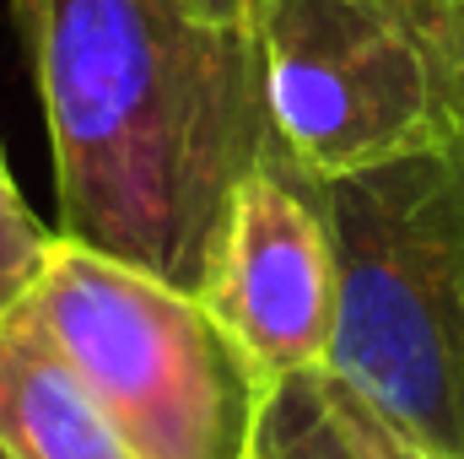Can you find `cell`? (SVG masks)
<instances>
[{
	"label": "cell",
	"mask_w": 464,
	"mask_h": 459,
	"mask_svg": "<svg viewBox=\"0 0 464 459\" xmlns=\"http://www.w3.org/2000/svg\"><path fill=\"white\" fill-rule=\"evenodd\" d=\"M54 141L60 232L206 292L232 200L276 157L254 22L195 0H11Z\"/></svg>",
	"instance_id": "cell-1"
},
{
	"label": "cell",
	"mask_w": 464,
	"mask_h": 459,
	"mask_svg": "<svg viewBox=\"0 0 464 459\" xmlns=\"http://www.w3.org/2000/svg\"><path fill=\"white\" fill-rule=\"evenodd\" d=\"M341 314L324 373L438 459H464V141L314 179Z\"/></svg>",
	"instance_id": "cell-2"
},
{
	"label": "cell",
	"mask_w": 464,
	"mask_h": 459,
	"mask_svg": "<svg viewBox=\"0 0 464 459\" xmlns=\"http://www.w3.org/2000/svg\"><path fill=\"white\" fill-rule=\"evenodd\" d=\"M135 459H248L276 378L200 292L54 238L27 298Z\"/></svg>",
	"instance_id": "cell-3"
},
{
	"label": "cell",
	"mask_w": 464,
	"mask_h": 459,
	"mask_svg": "<svg viewBox=\"0 0 464 459\" xmlns=\"http://www.w3.org/2000/svg\"><path fill=\"white\" fill-rule=\"evenodd\" d=\"M276 151L346 179L464 141V76L438 0H254Z\"/></svg>",
	"instance_id": "cell-4"
},
{
	"label": "cell",
	"mask_w": 464,
	"mask_h": 459,
	"mask_svg": "<svg viewBox=\"0 0 464 459\" xmlns=\"http://www.w3.org/2000/svg\"><path fill=\"white\" fill-rule=\"evenodd\" d=\"M200 298L270 378L324 373L341 314L335 238L319 184L281 151L243 179Z\"/></svg>",
	"instance_id": "cell-5"
},
{
	"label": "cell",
	"mask_w": 464,
	"mask_h": 459,
	"mask_svg": "<svg viewBox=\"0 0 464 459\" xmlns=\"http://www.w3.org/2000/svg\"><path fill=\"white\" fill-rule=\"evenodd\" d=\"M0 459H135L27 303L0 314Z\"/></svg>",
	"instance_id": "cell-6"
},
{
	"label": "cell",
	"mask_w": 464,
	"mask_h": 459,
	"mask_svg": "<svg viewBox=\"0 0 464 459\" xmlns=\"http://www.w3.org/2000/svg\"><path fill=\"white\" fill-rule=\"evenodd\" d=\"M248 459H362V449L351 444V433L330 405L324 373L276 378Z\"/></svg>",
	"instance_id": "cell-7"
},
{
	"label": "cell",
	"mask_w": 464,
	"mask_h": 459,
	"mask_svg": "<svg viewBox=\"0 0 464 459\" xmlns=\"http://www.w3.org/2000/svg\"><path fill=\"white\" fill-rule=\"evenodd\" d=\"M54 238L60 232H49L27 211V200L16 195V184L5 173V157H0V314H11L33 298Z\"/></svg>",
	"instance_id": "cell-8"
},
{
	"label": "cell",
	"mask_w": 464,
	"mask_h": 459,
	"mask_svg": "<svg viewBox=\"0 0 464 459\" xmlns=\"http://www.w3.org/2000/svg\"><path fill=\"white\" fill-rule=\"evenodd\" d=\"M324 389H330V405H335L341 427L351 433V444L362 449V459H438L432 449L411 444L394 422H383V416H378L356 389H346L341 378H330V373H324Z\"/></svg>",
	"instance_id": "cell-9"
},
{
	"label": "cell",
	"mask_w": 464,
	"mask_h": 459,
	"mask_svg": "<svg viewBox=\"0 0 464 459\" xmlns=\"http://www.w3.org/2000/svg\"><path fill=\"white\" fill-rule=\"evenodd\" d=\"M443 16H449V33H454V54H459V76H464V0H438Z\"/></svg>",
	"instance_id": "cell-10"
},
{
	"label": "cell",
	"mask_w": 464,
	"mask_h": 459,
	"mask_svg": "<svg viewBox=\"0 0 464 459\" xmlns=\"http://www.w3.org/2000/svg\"><path fill=\"white\" fill-rule=\"evenodd\" d=\"M195 5H206L211 16H227V22H248L254 16V0H195Z\"/></svg>",
	"instance_id": "cell-11"
}]
</instances>
